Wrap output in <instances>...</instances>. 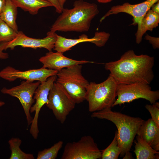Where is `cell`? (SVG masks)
<instances>
[{
    "label": "cell",
    "instance_id": "1",
    "mask_svg": "<svg viewBox=\"0 0 159 159\" xmlns=\"http://www.w3.org/2000/svg\"><path fill=\"white\" fill-rule=\"evenodd\" d=\"M154 62L153 57L137 55L133 50H129L118 60L105 63V68L117 84L139 82L149 85L154 77Z\"/></svg>",
    "mask_w": 159,
    "mask_h": 159
},
{
    "label": "cell",
    "instance_id": "2",
    "mask_svg": "<svg viewBox=\"0 0 159 159\" xmlns=\"http://www.w3.org/2000/svg\"><path fill=\"white\" fill-rule=\"evenodd\" d=\"M73 6L71 9H62L47 35L57 31L82 32L89 30L91 21L99 13L97 5L78 0L74 1Z\"/></svg>",
    "mask_w": 159,
    "mask_h": 159
},
{
    "label": "cell",
    "instance_id": "3",
    "mask_svg": "<svg viewBox=\"0 0 159 159\" xmlns=\"http://www.w3.org/2000/svg\"><path fill=\"white\" fill-rule=\"evenodd\" d=\"M91 117L109 120L114 123L117 130L119 145L121 149V157L130 151L134 138L144 120L112 110L111 108L93 112Z\"/></svg>",
    "mask_w": 159,
    "mask_h": 159
},
{
    "label": "cell",
    "instance_id": "4",
    "mask_svg": "<svg viewBox=\"0 0 159 159\" xmlns=\"http://www.w3.org/2000/svg\"><path fill=\"white\" fill-rule=\"evenodd\" d=\"M117 83L109 75L105 81L100 83H89L85 100L88 102V110L91 112L111 108L116 100Z\"/></svg>",
    "mask_w": 159,
    "mask_h": 159
},
{
    "label": "cell",
    "instance_id": "5",
    "mask_svg": "<svg viewBox=\"0 0 159 159\" xmlns=\"http://www.w3.org/2000/svg\"><path fill=\"white\" fill-rule=\"evenodd\" d=\"M81 64L73 65L58 71L56 82L61 85L73 98L79 104L85 100L89 82L82 73Z\"/></svg>",
    "mask_w": 159,
    "mask_h": 159
},
{
    "label": "cell",
    "instance_id": "6",
    "mask_svg": "<svg viewBox=\"0 0 159 159\" xmlns=\"http://www.w3.org/2000/svg\"><path fill=\"white\" fill-rule=\"evenodd\" d=\"M117 96V98L112 107L140 98L145 99L152 104L159 99V91L152 90L149 84L142 82L118 84Z\"/></svg>",
    "mask_w": 159,
    "mask_h": 159
},
{
    "label": "cell",
    "instance_id": "7",
    "mask_svg": "<svg viewBox=\"0 0 159 159\" xmlns=\"http://www.w3.org/2000/svg\"><path fill=\"white\" fill-rule=\"evenodd\" d=\"M76 104L64 88L55 81L49 91L48 102L45 105L52 110L57 119L61 123H64Z\"/></svg>",
    "mask_w": 159,
    "mask_h": 159
},
{
    "label": "cell",
    "instance_id": "8",
    "mask_svg": "<svg viewBox=\"0 0 159 159\" xmlns=\"http://www.w3.org/2000/svg\"><path fill=\"white\" fill-rule=\"evenodd\" d=\"M102 151L91 136L85 135L77 141L65 145L61 159H101Z\"/></svg>",
    "mask_w": 159,
    "mask_h": 159
},
{
    "label": "cell",
    "instance_id": "9",
    "mask_svg": "<svg viewBox=\"0 0 159 159\" xmlns=\"http://www.w3.org/2000/svg\"><path fill=\"white\" fill-rule=\"evenodd\" d=\"M40 83L39 81L25 80L18 86L9 89L4 87L1 90L2 93L19 99L23 109L28 125L31 124L33 118L31 115L30 110L35 101L33 97L34 93Z\"/></svg>",
    "mask_w": 159,
    "mask_h": 159
},
{
    "label": "cell",
    "instance_id": "10",
    "mask_svg": "<svg viewBox=\"0 0 159 159\" xmlns=\"http://www.w3.org/2000/svg\"><path fill=\"white\" fill-rule=\"evenodd\" d=\"M58 72L57 71L48 69L43 66L38 69L23 71L8 66L0 71V77L9 82L20 79L42 83L46 81L49 77L57 75Z\"/></svg>",
    "mask_w": 159,
    "mask_h": 159
},
{
    "label": "cell",
    "instance_id": "11",
    "mask_svg": "<svg viewBox=\"0 0 159 159\" xmlns=\"http://www.w3.org/2000/svg\"><path fill=\"white\" fill-rule=\"evenodd\" d=\"M57 78V75L49 77L46 81L41 83L35 91L33 97L35 102L30 110V113L34 112L35 114L29 130L30 133L35 139H37L39 132L38 119L40 111L42 107L48 102L49 91Z\"/></svg>",
    "mask_w": 159,
    "mask_h": 159
},
{
    "label": "cell",
    "instance_id": "12",
    "mask_svg": "<svg viewBox=\"0 0 159 159\" xmlns=\"http://www.w3.org/2000/svg\"><path fill=\"white\" fill-rule=\"evenodd\" d=\"M159 0H147L141 3L136 4H131L126 2L122 5L112 6L100 19L102 22L105 18L110 15L116 14L120 13L128 14L133 18L132 25L138 26L142 19L151 7Z\"/></svg>",
    "mask_w": 159,
    "mask_h": 159
},
{
    "label": "cell",
    "instance_id": "13",
    "mask_svg": "<svg viewBox=\"0 0 159 159\" xmlns=\"http://www.w3.org/2000/svg\"><path fill=\"white\" fill-rule=\"evenodd\" d=\"M57 34L47 35L42 39L29 37L21 31H18L15 37L8 42L6 49H13L16 47L20 46L23 47L34 49L44 48L49 51H52L57 39Z\"/></svg>",
    "mask_w": 159,
    "mask_h": 159
},
{
    "label": "cell",
    "instance_id": "14",
    "mask_svg": "<svg viewBox=\"0 0 159 159\" xmlns=\"http://www.w3.org/2000/svg\"><path fill=\"white\" fill-rule=\"evenodd\" d=\"M39 60L44 67L58 71L76 64L93 62L85 60H74L66 57L62 53L52 51H49L44 56L41 57Z\"/></svg>",
    "mask_w": 159,
    "mask_h": 159
},
{
    "label": "cell",
    "instance_id": "15",
    "mask_svg": "<svg viewBox=\"0 0 159 159\" xmlns=\"http://www.w3.org/2000/svg\"><path fill=\"white\" fill-rule=\"evenodd\" d=\"M104 40V35L100 32H96L94 37L90 38L85 34H82L78 38L75 39L67 38L57 34V39L53 49L57 52L63 53L82 42H90L100 47L103 44Z\"/></svg>",
    "mask_w": 159,
    "mask_h": 159
},
{
    "label": "cell",
    "instance_id": "16",
    "mask_svg": "<svg viewBox=\"0 0 159 159\" xmlns=\"http://www.w3.org/2000/svg\"><path fill=\"white\" fill-rule=\"evenodd\" d=\"M137 135L155 150H159V127L151 118L144 120Z\"/></svg>",
    "mask_w": 159,
    "mask_h": 159
},
{
    "label": "cell",
    "instance_id": "17",
    "mask_svg": "<svg viewBox=\"0 0 159 159\" xmlns=\"http://www.w3.org/2000/svg\"><path fill=\"white\" fill-rule=\"evenodd\" d=\"M159 23V14L151 9L147 12L142 19L135 33L136 42L139 44L141 42L143 36L148 31H152L158 26Z\"/></svg>",
    "mask_w": 159,
    "mask_h": 159
},
{
    "label": "cell",
    "instance_id": "18",
    "mask_svg": "<svg viewBox=\"0 0 159 159\" xmlns=\"http://www.w3.org/2000/svg\"><path fill=\"white\" fill-rule=\"evenodd\" d=\"M136 138L134 152L137 159H159L158 151L155 150L139 136L137 135Z\"/></svg>",
    "mask_w": 159,
    "mask_h": 159
},
{
    "label": "cell",
    "instance_id": "19",
    "mask_svg": "<svg viewBox=\"0 0 159 159\" xmlns=\"http://www.w3.org/2000/svg\"><path fill=\"white\" fill-rule=\"evenodd\" d=\"M17 8L11 0H6L4 7L0 14V19L18 32L16 23Z\"/></svg>",
    "mask_w": 159,
    "mask_h": 159
},
{
    "label": "cell",
    "instance_id": "20",
    "mask_svg": "<svg viewBox=\"0 0 159 159\" xmlns=\"http://www.w3.org/2000/svg\"><path fill=\"white\" fill-rule=\"evenodd\" d=\"M18 7H19L30 14H37L39 10L43 7L53 6L50 2L45 0H11Z\"/></svg>",
    "mask_w": 159,
    "mask_h": 159
},
{
    "label": "cell",
    "instance_id": "21",
    "mask_svg": "<svg viewBox=\"0 0 159 159\" xmlns=\"http://www.w3.org/2000/svg\"><path fill=\"white\" fill-rule=\"evenodd\" d=\"M21 140L18 138H12L8 141L11 154L9 159H34L33 154L24 152L20 148Z\"/></svg>",
    "mask_w": 159,
    "mask_h": 159
},
{
    "label": "cell",
    "instance_id": "22",
    "mask_svg": "<svg viewBox=\"0 0 159 159\" xmlns=\"http://www.w3.org/2000/svg\"><path fill=\"white\" fill-rule=\"evenodd\" d=\"M121 152L119 145L117 132H115L114 138L110 145L105 149L102 150L101 159H117Z\"/></svg>",
    "mask_w": 159,
    "mask_h": 159
},
{
    "label": "cell",
    "instance_id": "23",
    "mask_svg": "<svg viewBox=\"0 0 159 159\" xmlns=\"http://www.w3.org/2000/svg\"><path fill=\"white\" fill-rule=\"evenodd\" d=\"M63 142L59 141L50 148H45L38 152L37 159H55L56 158L59 152L62 148Z\"/></svg>",
    "mask_w": 159,
    "mask_h": 159
},
{
    "label": "cell",
    "instance_id": "24",
    "mask_svg": "<svg viewBox=\"0 0 159 159\" xmlns=\"http://www.w3.org/2000/svg\"><path fill=\"white\" fill-rule=\"evenodd\" d=\"M17 32L0 19V43L9 42L16 36Z\"/></svg>",
    "mask_w": 159,
    "mask_h": 159
},
{
    "label": "cell",
    "instance_id": "25",
    "mask_svg": "<svg viewBox=\"0 0 159 159\" xmlns=\"http://www.w3.org/2000/svg\"><path fill=\"white\" fill-rule=\"evenodd\" d=\"M145 107L150 114L151 118L159 127V103L156 102L152 105L147 104Z\"/></svg>",
    "mask_w": 159,
    "mask_h": 159
},
{
    "label": "cell",
    "instance_id": "26",
    "mask_svg": "<svg viewBox=\"0 0 159 159\" xmlns=\"http://www.w3.org/2000/svg\"><path fill=\"white\" fill-rule=\"evenodd\" d=\"M145 39L148 40L152 45L154 49L159 48V38L151 36L146 34L145 36Z\"/></svg>",
    "mask_w": 159,
    "mask_h": 159
},
{
    "label": "cell",
    "instance_id": "27",
    "mask_svg": "<svg viewBox=\"0 0 159 159\" xmlns=\"http://www.w3.org/2000/svg\"><path fill=\"white\" fill-rule=\"evenodd\" d=\"M3 42L0 44V59H6L9 57V55L8 53L3 52L4 50H6V46L8 42Z\"/></svg>",
    "mask_w": 159,
    "mask_h": 159
},
{
    "label": "cell",
    "instance_id": "28",
    "mask_svg": "<svg viewBox=\"0 0 159 159\" xmlns=\"http://www.w3.org/2000/svg\"><path fill=\"white\" fill-rule=\"evenodd\" d=\"M51 3L55 9L56 11L58 13H61L62 10L60 8L58 0H45Z\"/></svg>",
    "mask_w": 159,
    "mask_h": 159
},
{
    "label": "cell",
    "instance_id": "29",
    "mask_svg": "<svg viewBox=\"0 0 159 159\" xmlns=\"http://www.w3.org/2000/svg\"><path fill=\"white\" fill-rule=\"evenodd\" d=\"M151 9L154 12L159 14V1H158L152 5Z\"/></svg>",
    "mask_w": 159,
    "mask_h": 159
},
{
    "label": "cell",
    "instance_id": "30",
    "mask_svg": "<svg viewBox=\"0 0 159 159\" xmlns=\"http://www.w3.org/2000/svg\"><path fill=\"white\" fill-rule=\"evenodd\" d=\"M6 0H0V14L4 9Z\"/></svg>",
    "mask_w": 159,
    "mask_h": 159
},
{
    "label": "cell",
    "instance_id": "31",
    "mask_svg": "<svg viewBox=\"0 0 159 159\" xmlns=\"http://www.w3.org/2000/svg\"><path fill=\"white\" fill-rule=\"evenodd\" d=\"M59 5L61 8L62 9L64 8V5L65 2L66 0H58Z\"/></svg>",
    "mask_w": 159,
    "mask_h": 159
},
{
    "label": "cell",
    "instance_id": "32",
    "mask_svg": "<svg viewBox=\"0 0 159 159\" xmlns=\"http://www.w3.org/2000/svg\"><path fill=\"white\" fill-rule=\"evenodd\" d=\"M132 157L131 153L129 151L125 154L123 156V159H131Z\"/></svg>",
    "mask_w": 159,
    "mask_h": 159
},
{
    "label": "cell",
    "instance_id": "33",
    "mask_svg": "<svg viewBox=\"0 0 159 159\" xmlns=\"http://www.w3.org/2000/svg\"><path fill=\"white\" fill-rule=\"evenodd\" d=\"M98 2L102 3H107L111 2L113 0H96Z\"/></svg>",
    "mask_w": 159,
    "mask_h": 159
},
{
    "label": "cell",
    "instance_id": "34",
    "mask_svg": "<svg viewBox=\"0 0 159 159\" xmlns=\"http://www.w3.org/2000/svg\"><path fill=\"white\" fill-rule=\"evenodd\" d=\"M5 104V103L1 101H0V107L3 106Z\"/></svg>",
    "mask_w": 159,
    "mask_h": 159
}]
</instances>
